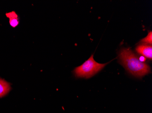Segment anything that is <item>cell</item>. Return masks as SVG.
I'll return each mask as SVG.
<instances>
[{
	"label": "cell",
	"instance_id": "obj_1",
	"mask_svg": "<svg viewBox=\"0 0 152 113\" xmlns=\"http://www.w3.org/2000/svg\"><path fill=\"white\" fill-rule=\"evenodd\" d=\"M118 56L120 64L135 77L142 78L151 72L150 67L146 63L141 62L129 48H122Z\"/></svg>",
	"mask_w": 152,
	"mask_h": 113
},
{
	"label": "cell",
	"instance_id": "obj_2",
	"mask_svg": "<svg viewBox=\"0 0 152 113\" xmlns=\"http://www.w3.org/2000/svg\"><path fill=\"white\" fill-rule=\"evenodd\" d=\"M108 63L102 64L97 63L94 58L92 54L88 60L84 62L82 65L75 68L74 74L77 78H89L98 73L104 68Z\"/></svg>",
	"mask_w": 152,
	"mask_h": 113
},
{
	"label": "cell",
	"instance_id": "obj_3",
	"mask_svg": "<svg viewBox=\"0 0 152 113\" xmlns=\"http://www.w3.org/2000/svg\"><path fill=\"white\" fill-rule=\"evenodd\" d=\"M136 50L144 57H146L151 60L152 59V47L151 45H140L137 47Z\"/></svg>",
	"mask_w": 152,
	"mask_h": 113
},
{
	"label": "cell",
	"instance_id": "obj_4",
	"mask_svg": "<svg viewBox=\"0 0 152 113\" xmlns=\"http://www.w3.org/2000/svg\"><path fill=\"white\" fill-rule=\"evenodd\" d=\"M11 90L10 83L7 82L5 80L0 78V98L7 95Z\"/></svg>",
	"mask_w": 152,
	"mask_h": 113
},
{
	"label": "cell",
	"instance_id": "obj_5",
	"mask_svg": "<svg viewBox=\"0 0 152 113\" xmlns=\"http://www.w3.org/2000/svg\"><path fill=\"white\" fill-rule=\"evenodd\" d=\"M6 16L7 17L9 18V23L12 27L14 28L18 25L19 23L18 16L15 12L7 13H6Z\"/></svg>",
	"mask_w": 152,
	"mask_h": 113
},
{
	"label": "cell",
	"instance_id": "obj_6",
	"mask_svg": "<svg viewBox=\"0 0 152 113\" xmlns=\"http://www.w3.org/2000/svg\"><path fill=\"white\" fill-rule=\"evenodd\" d=\"M142 43H146V44H150L152 45V32L150 31L148 33V35L145 37L141 40Z\"/></svg>",
	"mask_w": 152,
	"mask_h": 113
},
{
	"label": "cell",
	"instance_id": "obj_7",
	"mask_svg": "<svg viewBox=\"0 0 152 113\" xmlns=\"http://www.w3.org/2000/svg\"><path fill=\"white\" fill-rule=\"evenodd\" d=\"M139 60H140L141 62H143V63H144L146 59L145 58L143 57V56H141V57H140V58H139Z\"/></svg>",
	"mask_w": 152,
	"mask_h": 113
}]
</instances>
